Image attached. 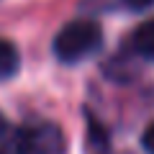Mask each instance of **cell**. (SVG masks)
<instances>
[{
	"mask_svg": "<svg viewBox=\"0 0 154 154\" xmlns=\"http://www.w3.org/2000/svg\"><path fill=\"white\" fill-rule=\"evenodd\" d=\"M64 136L54 123H31V126H0V154H62Z\"/></svg>",
	"mask_w": 154,
	"mask_h": 154,
	"instance_id": "1",
	"label": "cell"
},
{
	"mask_svg": "<svg viewBox=\"0 0 154 154\" xmlns=\"http://www.w3.org/2000/svg\"><path fill=\"white\" fill-rule=\"evenodd\" d=\"M100 46H103V31H100V26L95 21H88V18L67 23L54 38L57 59L67 62V64L88 59V57L95 54Z\"/></svg>",
	"mask_w": 154,
	"mask_h": 154,
	"instance_id": "2",
	"label": "cell"
},
{
	"mask_svg": "<svg viewBox=\"0 0 154 154\" xmlns=\"http://www.w3.org/2000/svg\"><path fill=\"white\" fill-rule=\"evenodd\" d=\"M131 46H134V51H136L139 57L154 62V18L146 21V23H141V26L134 31Z\"/></svg>",
	"mask_w": 154,
	"mask_h": 154,
	"instance_id": "3",
	"label": "cell"
},
{
	"mask_svg": "<svg viewBox=\"0 0 154 154\" xmlns=\"http://www.w3.org/2000/svg\"><path fill=\"white\" fill-rule=\"evenodd\" d=\"M18 64H21V57H18V49L0 38V80H11L13 75L18 72Z\"/></svg>",
	"mask_w": 154,
	"mask_h": 154,
	"instance_id": "4",
	"label": "cell"
},
{
	"mask_svg": "<svg viewBox=\"0 0 154 154\" xmlns=\"http://www.w3.org/2000/svg\"><path fill=\"white\" fill-rule=\"evenodd\" d=\"M141 144H144V149H146V154H154V123L146 128V131H144Z\"/></svg>",
	"mask_w": 154,
	"mask_h": 154,
	"instance_id": "5",
	"label": "cell"
},
{
	"mask_svg": "<svg viewBox=\"0 0 154 154\" xmlns=\"http://www.w3.org/2000/svg\"><path fill=\"white\" fill-rule=\"evenodd\" d=\"M128 8H134V11H144V8H149L154 3V0H123Z\"/></svg>",
	"mask_w": 154,
	"mask_h": 154,
	"instance_id": "6",
	"label": "cell"
},
{
	"mask_svg": "<svg viewBox=\"0 0 154 154\" xmlns=\"http://www.w3.org/2000/svg\"><path fill=\"white\" fill-rule=\"evenodd\" d=\"M3 123H5V118H3V116H0V126H3Z\"/></svg>",
	"mask_w": 154,
	"mask_h": 154,
	"instance_id": "7",
	"label": "cell"
}]
</instances>
